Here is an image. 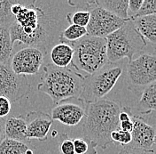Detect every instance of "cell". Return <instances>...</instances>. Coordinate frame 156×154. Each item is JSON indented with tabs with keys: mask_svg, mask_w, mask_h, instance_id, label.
Returning a JSON list of instances; mask_svg holds the SVG:
<instances>
[{
	"mask_svg": "<svg viewBox=\"0 0 156 154\" xmlns=\"http://www.w3.org/2000/svg\"><path fill=\"white\" fill-rule=\"evenodd\" d=\"M12 44L19 41L28 46L46 48L53 39L55 21H52L45 8L39 1H22L19 13L9 28Z\"/></svg>",
	"mask_w": 156,
	"mask_h": 154,
	"instance_id": "1",
	"label": "cell"
},
{
	"mask_svg": "<svg viewBox=\"0 0 156 154\" xmlns=\"http://www.w3.org/2000/svg\"><path fill=\"white\" fill-rule=\"evenodd\" d=\"M84 104L83 139L93 147L106 150L112 144L110 135L119 128V113L122 108L121 102L102 99Z\"/></svg>",
	"mask_w": 156,
	"mask_h": 154,
	"instance_id": "2",
	"label": "cell"
},
{
	"mask_svg": "<svg viewBox=\"0 0 156 154\" xmlns=\"http://www.w3.org/2000/svg\"><path fill=\"white\" fill-rule=\"evenodd\" d=\"M44 72L37 90L46 94L54 103H59L70 98H80L84 76L74 68H58L48 63L43 67Z\"/></svg>",
	"mask_w": 156,
	"mask_h": 154,
	"instance_id": "3",
	"label": "cell"
},
{
	"mask_svg": "<svg viewBox=\"0 0 156 154\" xmlns=\"http://www.w3.org/2000/svg\"><path fill=\"white\" fill-rule=\"evenodd\" d=\"M74 50L71 65L76 71L91 75L108 63L107 41L104 38L86 35L69 44Z\"/></svg>",
	"mask_w": 156,
	"mask_h": 154,
	"instance_id": "4",
	"label": "cell"
},
{
	"mask_svg": "<svg viewBox=\"0 0 156 154\" xmlns=\"http://www.w3.org/2000/svg\"><path fill=\"white\" fill-rule=\"evenodd\" d=\"M107 41V56L108 62L115 63L123 58L129 62L140 54L146 46L144 39L129 19L115 32L108 35Z\"/></svg>",
	"mask_w": 156,
	"mask_h": 154,
	"instance_id": "5",
	"label": "cell"
},
{
	"mask_svg": "<svg viewBox=\"0 0 156 154\" xmlns=\"http://www.w3.org/2000/svg\"><path fill=\"white\" fill-rule=\"evenodd\" d=\"M122 71V66L108 62L93 74L86 76L79 100L83 103H90L104 99L115 86Z\"/></svg>",
	"mask_w": 156,
	"mask_h": 154,
	"instance_id": "6",
	"label": "cell"
},
{
	"mask_svg": "<svg viewBox=\"0 0 156 154\" xmlns=\"http://www.w3.org/2000/svg\"><path fill=\"white\" fill-rule=\"evenodd\" d=\"M84 4L86 10L90 12V21L86 26L88 36L106 39L128 21L121 19L107 10L98 6L94 1H88Z\"/></svg>",
	"mask_w": 156,
	"mask_h": 154,
	"instance_id": "7",
	"label": "cell"
},
{
	"mask_svg": "<svg viewBox=\"0 0 156 154\" xmlns=\"http://www.w3.org/2000/svg\"><path fill=\"white\" fill-rule=\"evenodd\" d=\"M127 82L129 87H145L155 83L156 58L154 54H143L127 64Z\"/></svg>",
	"mask_w": 156,
	"mask_h": 154,
	"instance_id": "8",
	"label": "cell"
},
{
	"mask_svg": "<svg viewBox=\"0 0 156 154\" xmlns=\"http://www.w3.org/2000/svg\"><path fill=\"white\" fill-rule=\"evenodd\" d=\"M45 52L35 47H27L15 53L10 63L12 70L20 76L37 74L44 64Z\"/></svg>",
	"mask_w": 156,
	"mask_h": 154,
	"instance_id": "9",
	"label": "cell"
},
{
	"mask_svg": "<svg viewBox=\"0 0 156 154\" xmlns=\"http://www.w3.org/2000/svg\"><path fill=\"white\" fill-rule=\"evenodd\" d=\"M30 90L27 77L16 75L8 63L0 64V96L15 102L25 96Z\"/></svg>",
	"mask_w": 156,
	"mask_h": 154,
	"instance_id": "10",
	"label": "cell"
},
{
	"mask_svg": "<svg viewBox=\"0 0 156 154\" xmlns=\"http://www.w3.org/2000/svg\"><path fill=\"white\" fill-rule=\"evenodd\" d=\"M133 128L131 131V143L129 146L146 151H154L155 144V129L147 124L140 116L132 114Z\"/></svg>",
	"mask_w": 156,
	"mask_h": 154,
	"instance_id": "11",
	"label": "cell"
},
{
	"mask_svg": "<svg viewBox=\"0 0 156 154\" xmlns=\"http://www.w3.org/2000/svg\"><path fill=\"white\" fill-rule=\"evenodd\" d=\"M27 126V137L30 140L44 142L48 138V133L52 125V118L46 112L37 111L28 112L25 117Z\"/></svg>",
	"mask_w": 156,
	"mask_h": 154,
	"instance_id": "12",
	"label": "cell"
},
{
	"mask_svg": "<svg viewBox=\"0 0 156 154\" xmlns=\"http://www.w3.org/2000/svg\"><path fill=\"white\" fill-rule=\"evenodd\" d=\"M50 116L52 120L74 126L78 125L84 118V108L73 103H59L51 110Z\"/></svg>",
	"mask_w": 156,
	"mask_h": 154,
	"instance_id": "13",
	"label": "cell"
},
{
	"mask_svg": "<svg viewBox=\"0 0 156 154\" xmlns=\"http://www.w3.org/2000/svg\"><path fill=\"white\" fill-rule=\"evenodd\" d=\"M5 137L27 145L29 140L27 137V126L25 117L12 116L5 119Z\"/></svg>",
	"mask_w": 156,
	"mask_h": 154,
	"instance_id": "14",
	"label": "cell"
},
{
	"mask_svg": "<svg viewBox=\"0 0 156 154\" xmlns=\"http://www.w3.org/2000/svg\"><path fill=\"white\" fill-rule=\"evenodd\" d=\"M74 54L73 47L67 43H58L51 50V64L58 68H67L71 64Z\"/></svg>",
	"mask_w": 156,
	"mask_h": 154,
	"instance_id": "15",
	"label": "cell"
},
{
	"mask_svg": "<svg viewBox=\"0 0 156 154\" xmlns=\"http://www.w3.org/2000/svg\"><path fill=\"white\" fill-rule=\"evenodd\" d=\"M130 20L139 34L154 45L156 42V14Z\"/></svg>",
	"mask_w": 156,
	"mask_h": 154,
	"instance_id": "16",
	"label": "cell"
},
{
	"mask_svg": "<svg viewBox=\"0 0 156 154\" xmlns=\"http://www.w3.org/2000/svg\"><path fill=\"white\" fill-rule=\"evenodd\" d=\"M155 83H153L144 89L142 96L136 106V110L141 115L154 113L156 109Z\"/></svg>",
	"mask_w": 156,
	"mask_h": 154,
	"instance_id": "17",
	"label": "cell"
},
{
	"mask_svg": "<svg viewBox=\"0 0 156 154\" xmlns=\"http://www.w3.org/2000/svg\"><path fill=\"white\" fill-rule=\"evenodd\" d=\"M98 6L107 10L122 20H129L128 12L129 0H95Z\"/></svg>",
	"mask_w": 156,
	"mask_h": 154,
	"instance_id": "18",
	"label": "cell"
},
{
	"mask_svg": "<svg viewBox=\"0 0 156 154\" xmlns=\"http://www.w3.org/2000/svg\"><path fill=\"white\" fill-rule=\"evenodd\" d=\"M13 44L10 37L9 28L0 27V64L7 63L12 57Z\"/></svg>",
	"mask_w": 156,
	"mask_h": 154,
	"instance_id": "19",
	"label": "cell"
},
{
	"mask_svg": "<svg viewBox=\"0 0 156 154\" xmlns=\"http://www.w3.org/2000/svg\"><path fill=\"white\" fill-rule=\"evenodd\" d=\"M86 35H87L86 28L71 24L60 33L58 37V41L59 43L70 44L85 37Z\"/></svg>",
	"mask_w": 156,
	"mask_h": 154,
	"instance_id": "20",
	"label": "cell"
},
{
	"mask_svg": "<svg viewBox=\"0 0 156 154\" xmlns=\"http://www.w3.org/2000/svg\"><path fill=\"white\" fill-rule=\"evenodd\" d=\"M29 149L27 145L5 138L0 144V154H25Z\"/></svg>",
	"mask_w": 156,
	"mask_h": 154,
	"instance_id": "21",
	"label": "cell"
},
{
	"mask_svg": "<svg viewBox=\"0 0 156 154\" xmlns=\"http://www.w3.org/2000/svg\"><path fill=\"white\" fill-rule=\"evenodd\" d=\"M13 0H0V27L10 28L14 21V16L11 13Z\"/></svg>",
	"mask_w": 156,
	"mask_h": 154,
	"instance_id": "22",
	"label": "cell"
},
{
	"mask_svg": "<svg viewBox=\"0 0 156 154\" xmlns=\"http://www.w3.org/2000/svg\"><path fill=\"white\" fill-rule=\"evenodd\" d=\"M66 19L70 25L73 24L86 28L90 21V12L87 10H79L76 12L68 13Z\"/></svg>",
	"mask_w": 156,
	"mask_h": 154,
	"instance_id": "23",
	"label": "cell"
},
{
	"mask_svg": "<svg viewBox=\"0 0 156 154\" xmlns=\"http://www.w3.org/2000/svg\"><path fill=\"white\" fill-rule=\"evenodd\" d=\"M73 144L76 154H97V148L90 145L85 139H74Z\"/></svg>",
	"mask_w": 156,
	"mask_h": 154,
	"instance_id": "24",
	"label": "cell"
},
{
	"mask_svg": "<svg viewBox=\"0 0 156 154\" xmlns=\"http://www.w3.org/2000/svg\"><path fill=\"white\" fill-rule=\"evenodd\" d=\"M156 14V1L155 0H144L140 9L134 16L129 17V19H136L144 16H149Z\"/></svg>",
	"mask_w": 156,
	"mask_h": 154,
	"instance_id": "25",
	"label": "cell"
},
{
	"mask_svg": "<svg viewBox=\"0 0 156 154\" xmlns=\"http://www.w3.org/2000/svg\"><path fill=\"white\" fill-rule=\"evenodd\" d=\"M110 138L112 143L115 145H122V147L128 146L131 143V134L129 132L122 131L119 128L111 133Z\"/></svg>",
	"mask_w": 156,
	"mask_h": 154,
	"instance_id": "26",
	"label": "cell"
},
{
	"mask_svg": "<svg viewBox=\"0 0 156 154\" xmlns=\"http://www.w3.org/2000/svg\"><path fill=\"white\" fill-rule=\"evenodd\" d=\"M59 148L61 154H76L74 150L73 140L70 139L67 134H63L59 139Z\"/></svg>",
	"mask_w": 156,
	"mask_h": 154,
	"instance_id": "27",
	"label": "cell"
},
{
	"mask_svg": "<svg viewBox=\"0 0 156 154\" xmlns=\"http://www.w3.org/2000/svg\"><path fill=\"white\" fill-rule=\"evenodd\" d=\"M12 108V103L6 97L0 96V118H5L9 115Z\"/></svg>",
	"mask_w": 156,
	"mask_h": 154,
	"instance_id": "28",
	"label": "cell"
},
{
	"mask_svg": "<svg viewBox=\"0 0 156 154\" xmlns=\"http://www.w3.org/2000/svg\"><path fill=\"white\" fill-rule=\"evenodd\" d=\"M117 154H154V151H146L131 146H124Z\"/></svg>",
	"mask_w": 156,
	"mask_h": 154,
	"instance_id": "29",
	"label": "cell"
},
{
	"mask_svg": "<svg viewBox=\"0 0 156 154\" xmlns=\"http://www.w3.org/2000/svg\"><path fill=\"white\" fill-rule=\"evenodd\" d=\"M143 3V0H129V6H128V10L130 11L132 14L129 15V17L134 16L138 10L140 9L141 5Z\"/></svg>",
	"mask_w": 156,
	"mask_h": 154,
	"instance_id": "30",
	"label": "cell"
},
{
	"mask_svg": "<svg viewBox=\"0 0 156 154\" xmlns=\"http://www.w3.org/2000/svg\"><path fill=\"white\" fill-rule=\"evenodd\" d=\"M132 128H133V121H132V117H131V119H130V120L124 121V122H120V123H119V129H121V130H122V131H125V132L131 133V131H132Z\"/></svg>",
	"mask_w": 156,
	"mask_h": 154,
	"instance_id": "31",
	"label": "cell"
},
{
	"mask_svg": "<svg viewBox=\"0 0 156 154\" xmlns=\"http://www.w3.org/2000/svg\"><path fill=\"white\" fill-rule=\"evenodd\" d=\"M6 118H0V144L5 138V123Z\"/></svg>",
	"mask_w": 156,
	"mask_h": 154,
	"instance_id": "32",
	"label": "cell"
},
{
	"mask_svg": "<svg viewBox=\"0 0 156 154\" xmlns=\"http://www.w3.org/2000/svg\"><path fill=\"white\" fill-rule=\"evenodd\" d=\"M56 134H58V133H57L56 131H53L52 134H51V135H52V137H55V136H56Z\"/></svg>",
	"mask_w": 156,
	"mask_h": 154,
	"instance_id": "33",
	"label": "cell"
}]
</instances>
